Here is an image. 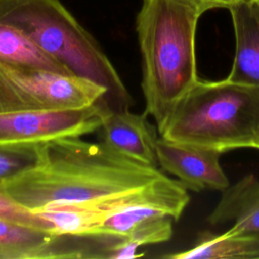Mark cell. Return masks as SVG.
Returning a JSON list of instances; mask_svg holds the SVG:
<instances>
[{
    "instance_id": "1",
    "label": "cell",
    "mask_w": 259,
    "mask_h": 259,
    "mask_svg": "<svg viewBox=\"0 0 259 259\" xmlns=\"http://www.w3.org/2000/svg\"><path fill=\"white\" fill-rule=\"evenodd\" d=\"M163 174L101 141L74 136L41 143L37 163L1 185L18 204L39 212L103 204L146 188Z\"/></svg>"
},
{
    "instance_id": "2",
    "label": "cell",
    "mask_w": 259,
    "mask_h": 259,
    "mask_svg": "<svg viewBox=\"0 0 259 259\" xmlns=\"http://www.w3.org/2000/svg\"><path fill=\"white\" fill-rule=\"evenodd\" d=\"M202 11L182 0H143L136 30L145 112L158 132L196 82V26Z\"/></svg>"
},
{
    "instance_id": "3",
    "label": "cell",
    "mask_w": 259,
    "mask_h": 259,
    "mask_svg": "<svg viewBox=\"0 0 259 259\" xmlns=\"http://www.w3.org/2000/svg\"><path fill=\"white\" fill-rule=\"evenodd\" d=\"M259 127V87L229 78L199 80L174 107L160 137L221 154L254 148Z\"/></svg>"
},
{
    "instance_id": "4",
    "label": "cell",
    "mask_w": 259,
    "mask_h": 259,
    "mask_svg": "<svg viewBox=\"0 0 259 259\" xmlns=\"http://www.w3.org/2000/svg\"><path fill=\"white\" fill-rule=\"evenodd\" d=\"M0 22L25 33L73 75L103 86L106 107L124 109L133 104L107 55L59 0H0Z\"/></svg>"
},
{
    "instance_id": "5",
    "label": "cell",
    "mask_w": 259,
    "mask_h": 259,
    "mask_svg": "<svg viewBox=\"0 0 259 259\" xmlns=\"http://www.w3.org/2000/svg\"><path fill=\"white\" fill-rule=\"evenodd\" d=\"M106 95L87 78L0 62V113L105 106Z\"/></svg>"
},
{
    "instance_id": "6",
    "label": "cell",
    "mask_w": 259,
    "mask_h": 259,
    "mask_svg": "<svg viewBox=\"0 0 259 259\" xmlns=\"http://www.w3.org/2000/svg\"><path fill=\"white\" fill-rule=\"evenodd\" d=\"M103 104L83 108L0 113V143H46L97 132Z\"/></svg>"
},
{
    "instance_id": "7",
    "label": "cell",
    "mask_w": 259,
    "mask_h": 259,
    "mask_svg": "<svg viewBox=\"0 0 259 259\" xmlns=\"http://www.w3.org/2000/svg\"><path fill=\"white\" fill-rule=\"evenodd\" d=\"M221 153L159 138L157 142L158 165L174 175L189 190L224 191L230 181L221 162Z\"/></svg>"
},
{
    "instance_id": "8",
    "label": "cell",
    "mask_w": 259,
    "mask_h": 259,
    "mask_svg": "<svg viewBox=\"0 0 259 259\" xmlns=\"http://www.w3.org/2000/svg\"><path fill=\"white\" fill-rule=\"evenodd\" d=\"M100 141L116 152L138 162L158 167V128L148 120V114L135 113L130 108H105L98 128Z\"/></svg>"
},
{
    "instance_id": "9",
    "label": "cell",
    "mask_w": 259,
    "mask_h": 259,
    "mask_svg": "<svg viewBox=\"0 0 259 259\" xmlns=\"http://www.w3.org/2000/svg\"><path fill=\"white\" fill-rule=\"evenodd\" d=\"M73 238L0 218V259L88 258Z\"/></svg>"
},
{
    "instance_id": "10",
    "label": "cell",
    "mask_w": 259,
    "mask_h": 259,
    "mask_svg": "<svg viewBox=\"0 0 259 259\" xmlns=\"http://www.w3.org/2000/svg\"><path fill=\"white\" fill-rule=\"evenodd\" d=\"M235 55L227 78L259 87V0H240L229 8Z\"/></svg>"
},
{
    "instance_id": "11",
    "label": "cell",
    "mask_w": 259,
    "mask_h": 259,
    "mask_svg": "<svg viewBox=\"0 0 259 259\" xmlns=\"http://www.w3.org/2000/svg\"><path fill=\"white\" fill-rule=\"evenodd\" d=\"M206 221L212 226L233 223L234 232L259 230V178L248 174L230 184Z\"/></svg>"
},
{
    "instance_id": "12",
    "label": "cell",
    "mask_w": 259,
    "mask_h": 259,
    "mask_svg": "<svg viewBox=\"0 0 259 259\" xmlns=\"http://www.w3.org/2000/svg\"><path fill=\"white\" fill-rule=\"evenodd\" d=\"M169 259H259V230L224 233L202 232L184 251L163 256Z\"/></svg>"
},
{
    "instance_id": "13",
    "label": "cell",
    "mask_w": 259,
    "mask_h": 259,
    "mask_svg": "<svg viewBox=\"0 0 259 259\" xmlns=\"http://www.w3.org/2000/svg\"><path fill=\"white\" fill-rule=\"evenodd\" d=\"M0 62L18 67L72 74L65 65L44 51L25 33L1 22Z\"/></svg>"
},
{
    "instance_id": "14",
    "label": "cell",
    "mask_w": 259,
    "mask_h": 259,
    "mask_svg": "<svg viewBox=\"0 0 259 259\" xmlns=\"http://www.w3.org/2000/svg\"><path fill=\"white\" fill-rule=\"evenodd\" d=\"M173 221L170 217H159L141 224L127 237L115 239L113 244L103 248L101 250L105 252L103 258L135 259L143 257V253H137L141 247L161 244L172 238Z\"/></svg>"
},
{
    "instance_id": "15",
    "label": "cell",
    "mask_w": 259,
    "mask_h": 259,
    "mask_svg": "<svg viewBox=\"0 0 259 259\" xmlns=\"http://www.w3.org/2000/svg\"><path fill=\"white\" fill-rule=\"evenodd\" d=\"M41 143H0V181L11 178L38 161Z\"/></svg>"
},
{
    "instance_id": "16",
    "label": "cell",
    "mask_w": 259,
    "mask_h": 259,
    "mask_svg": "<svg viewBox=\"0 0 259 259\" xmlns=\"http://www.w3.org/2000/svg\"><path fill=\"white\" fill-rule=\"evenodd\" d=\"M0 218L11 222L48 230L54 233L53 226L50 222L44 219L39 213L31 211L18 204L13 200L3 189L0 181Z\"/></svg>"
},
{
    "instance_id": "17",
    "label": "cell",
    "mask_w": 259,
    "mask_h": 259,
    "mask_svg": "<svg viewBox=\"0 0 259 259\" xmlns=\"http://www.w3.org/2000/svg\"><path fill=\"white\" fill-rule=\"evenodd\" d=\"M184 2H187L204 13L205 11L209 9L214 8H230L240 0H182Z\"/></svg>"
},
{
    "instance_id": "18",
    "label": "cell",
    "mask_w": 259,
    "mask_h": 259,
    "mask_svg": "<svg viewBox=\"0 0 259 259\" xmlns=\"http://www.w3.org/2000/svg\"><path fill=\"white\" fill-rule=\"evenodd\" d=\"M254 149L259 150V127H258L257 135H256V139H255V142H254Z\"/></svg>"
},
{
    "instance_id": "19",
    "label": "cell",
    "mask_w": 259,
    "mask_h": 259,
    "mask_svg": "<svg viewBox=\"0 0 259 259\" xmlns=\"http://www.w3.org/2000/svg\"><path fill=\"white\" fill-rule=\"evenodd\" d=\"M244 1H249V0H244Z\"/></svg>"
}]
</instances>
